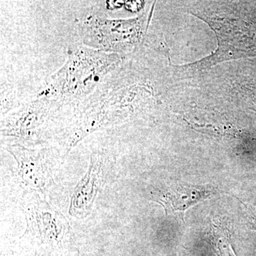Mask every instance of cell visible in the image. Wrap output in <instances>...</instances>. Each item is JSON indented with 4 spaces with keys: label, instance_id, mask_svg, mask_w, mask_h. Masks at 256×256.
<instances>
[{
    "label": "cell",
    "instance_id": "cell-5",
    "mask_svg": "<svg viewBox=\"0 0 256 256\" xmlns=\"http://www.w3.org/2000/svg\"><path fill=\"white\" fill-rule=\"evenodd\" d=\"M212 233L222 256H235L230 244V235L226 227L223 226L220 224H214Z\"/></svg>",
    "mask_w": 256,
    "mask_h": 256
},
{
    "label": "cell",
    "instance_id": "cell-4",
    "mask_svg": "<svg viewBox=\"0 0 256 256\" xmlns=\"http://www.w3.org/2000/svg\"><path fill=\"white\" fill-rule=\"evenodd\" d=\"M214 194V188L208 186L176 183L163 188H153L150 191V200L161 204L166 214H170L176 212H184Z\"/></svg>",
    "mask_w": 256,
    "mask_h": 256
},
{
    "label": "cell",
    "instance_id": "cell-2",
    "mask_svg": "<svg viewBox=\"0 0 256 256\" xmlns=\"http://www.w3.org/2000/svg\"><path fill=\"white\" fill-rule=\"evenodd\" d=\"M6 150L16 160L18 176L30 191L44 194L54 184L46 149H28L20 144L8 146Z\"/></svg>",
    "mask_w": 256,
    "mask_h": 256
},
{
    "label": "cell",
    "instance_id": "cell-6",
    "mask_svg": "<svg viewBox=\"0 0 256 256\" xmlns=\"http://www.w3.org/2000/svg\"><path fill=\"white\" fill-rule=\"evenodd\" d=\"M247 213L248 223L252 230H256V202L254 203H242Z\"/></svg>",
    "mask_w": 256,
    "mask_h": 256
},
{
    "label": "cell",
    "instance_id": "cell-3",
    "mask_svg": "<svg viewBox=\"0 0 256 256\" xmlns=\"http://www.w3.org/2000/svg\"><path fill=\"white\" fill-rule=\"evenodd\" d=\"M105 161V156L101 153H92L90 156L88 170L74 188L70 197L68 212L74 218L82 220L92 213L102 184Z\"/></svg>",
    "mask_w": 256,
    "mask_h": 256
},
{
    "label": "cell",
    "instance_id": "cell-1",
    "mask_svg": "<svg viewBox=\"0 0 256 256\" xmlns=\"http://www.w3.org/2000/svg\"><path fill=\"white\" fill-rule=\"evenodd\" d=\"M21 206L26 222L23 237L50 248L73 245L74 234L66 218L36 192H26L22 198Z\"/></svg>",
    "mask_w": 256,
    "mask_h": 256
}]
</instances>
